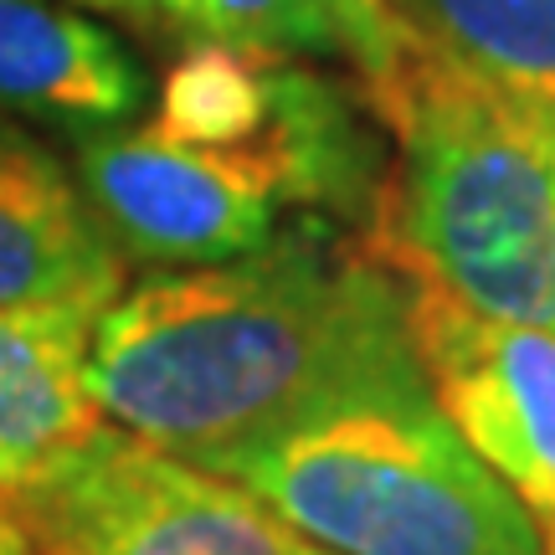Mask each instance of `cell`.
Returning a JSON list of instances; mask_svg holds the SVG:
<instances>
[{"instance_id":"cell-11","label":"cell","mask_w":555,"mask_h":555,"mask_svg":"<svg viewBox=\"0 0 555 555\" xmlns=\"http://www.w3.org/2000/svg\"><path fill=\"white\" fill-rule=\"evenodd\" d=\"M82 5L134 26L180 31L191 41H227V47L288 52V57L345 52L324 0H82Z\"/></svg>"},{"instance_id":"cell-3","label":"cell","mask_w":555,"mask_h":555,"mask_svg":"<svg viewBox=\"0 0 555 555\" xmlns=\"http://www.w3.org/2000/svg\"><path fill=\"white\" fill-rule=\"evenodd\" d=\"M217 474L335 555H545L535 515L433 391L324 412Z\"/></svg>"},{"instance_id":"cell-14","label":"cell","mask_w":555,"mask_h":555,"mask_svg":"<svg viewBox=\"0 0 555 555\" xmlns=\"http://www.w3.org/2000/svg\"><path fill=\"white\" fill-rule=\"evenodd\" d=\"M294 555H335V551H319V545H304V540H298V551Z\"/></svg>"},{"instance_id":"cell-15","label":"cell","mask_w":555,"mask_h":555,"mask_svg":"<svg viewBox=\"0 0 555 555\" xmlns=\"http://www.w3.org/2000/svg\"><path fill=\"white\" fill-rule=\"evenodd\" d=\"M545 555H555V540H551V545H545Z\"/></svg>"},{"instance_id":"cell-8","label":"cell","mask_w":555,"mask_h":555,"mask_svg":"<svg viewBox=\"0 0 555 555\" xmlns=\"http://www.w3.org/2000/svg\"><path fill=\"white\" fill-rule=\"evenodd\" d=\"M93 324L0 309V494L57 474L108 427L88 391Z\"/></svg>"},{"instance_id":"cell-13","label":"cell","mask_w":555,"mask_h":555,"mask_svg":"<svg viewBox=\"0 0 555 555\" xmlns=\"http://www.w3.org/2000/svg\"><path fill=\"white\" fill-rule=\"evenodd\" d=\"M0 555H37V545L26 535V525H21L11 494H0Z\"/></svg>"},{"instance_id":"cell-5","label":"cell","mask_w":555,"mask_h":555,"mask_svg":"<svg viewBox=\"0 0 555 555\" xmlns=\"http://www.w3.org/2000/svg\"><path fill=\"white\" fill-rule=\"evenodd\" d=\"M37 555H294L298 535L227 474L103 427L11 494Z\"/></svg>"},{"instance_id":"cell-6","label":"cell","mask_w":555,"mask_h":555,"mask_svg":"<svg viewBox=\"0 0 555 555\" xmlns=\"http://www.w3.org/2000/svg\"><path fill=\"white\" fill-rule=\"evenodd\" d=\"M412 339L433 401L555 540V335L412 283Z\"/></svg>"},{"instance_id":"cell-1","label":"cell","mask_w":555,"mask_h":555,"mask_svg":"<svg viewBox=\"0 0 555 555\" xmlns=\"http://www.w3.org/2000/svg\"><path fill=\"white\" fill-rule=\"evenodd\" d=\"M88 391L119 433L217 474L324 412L433 386L412 283L365 242L298 227L253 258L119 294L88 339Z\"/></svg>"},{"instance_id":"cell-7","label":"cell","mask_w":555,"mask_h":555,"mask_svg":"<svg viewBox=\"0 0 555 555\" xmlns=\"http://www.w3.org/2000/svg\"><path fill=\"white\" fill-rule=\"evenodd\" d=\"M124 294V253L78 176L47 144L0 124V309L99 324Z\"/></svg>"},{"instance_id":"cell-12","label":"cell","mask_w":555,"mask_h":555,"mask_svg":"<svg viewBox=\"0 0 555 555\" xmlns=\"http://www.w3.org/2000/svg\"><path fill=\"white\" fill-rule=\"evenodd\" d=\"M339 26L345 57L360 67L365 88H380L406 57V31H401L391 0H324Z\"/></svg>"},{"instance_id":"cell-9","label":"cell","mask_w":555,"mask_h":555,"mask_svg":"<svg viewBox=\"0 0 555 555\" xmlns=\"http://www.w3.org/2000/svg\"><path fill=\"white\" fill-rule=\"evenodd\" d=\"M144 103V73L108 26L52 0H0V108L67 129H114Z\"/></svg>"},{"instance_id":"cell-4","label":"cell","mask_w":555,"mask_h":555,"mask_svg":"<svg viewBox=\"0 0 555 555\" xmlns=\"http://www.w3.org/2000/svg\"><path fill=\"white\" fill-rule=\"evenodd\" d=\"M371 150L335 82L304 73L294 119L268 144H185L159 129H103L78 144V185L124 262L217 268L278 242L288 206H350Z\"/></svg>"},{"instance_id":"cell-2","label":"cell","mask_w":555,"mask_h":555,"mask_svg":"<svg viewBox=\"0 0 555 555\" xmlns=\"http://www.w3.org/2000/svg\"><path fill=\"white\" fill-rule=\"evenodd\" d=\"M365 108L397 134L360 242L406 283L555 335V134L406 37Z\"/></svg>"},{"instance_id":"cell-10","label":"cell","mask_w":555,"mask_h":555,"mask_svg":"<svg viewBox=\"0 0 555 555\" xmlns=\"http://www.w3.org/2000/svg\"><path fill=\"white\" fill-rule=\"evenodd\" d=\"M391 11L427 57L555 134V0H391Z\"/></svg>"}]
</instances>
